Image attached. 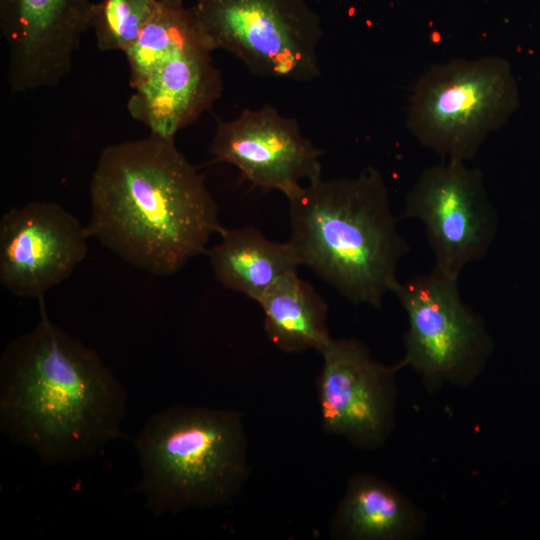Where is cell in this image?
<instances>
[{
    "label": "cell",
    "instance_id": "cell-16",
    "mask_svg": "<svg viewBox=\"0 0 540 540\" xmlns=\"http://www.w3.org/2000/svg\"><path fill=\"white\" fill-rule=\"evenodd\" d=\"M257 303L268 338L284 352L313 349L320 353L332 339L325 300L298 272L280 280Z\"/></svg>",
    "mask_w": 540,
    "mask_h": 540
},
{
    "label": "cell",
    "instance_id": "cell-10",
    "mask_svg": "<svg viewBox=\"0 0 540 540\" xmlns=\"http://www.w3.org/2000/svg\"><path fill=\"white\" fill-rule=\"evenodd\" d=\"M320 354L316 386L324 433L359 448H378L394 426L395 375L403 362L384 365L365 345L345 338H332Z\"/></svg>",
    "mask_w": 540,
    "mask_h": 540
},
{
    "label": "cell",
    "instance_id": "cell-6",
    "mask_svg": "<svg viewBox=\"0 0 540 540\" xmlns=\"http://www.w3.org/2000/svg\"><path fill=\"white\" fill-rule=\"evenodd\" d=\"M519 104L508 61L497 56L457 58L428 69L408 101L406 124L445 160L467 162Z\"/></svg>",
    "mask_w": 540,
    "mask_h": 540
},
{
    "label": "cell",
    "instance_id": "cell-3",
    "mask_svg": "<svg viewBox=\"0 0 540 540\" xmlns=\"http://www.w3.org/2000/svg\"><path fill=\"white\" fill-rule=\"evenodd\" d=\"M288 201V241L301 265L349 301L379 308L410 252L382 174L369 167L354 177L320 176Z\"/></svg>",
    "mask_w": 540,
    "mask_h": 540
},
{
    "label": "cell",
    "instance_id": "cell-7",
    "mask_svg": "<svg viewBox=\"0 0 540 540\" xmlns=\"http://www.w3.org/2000/svg\"><path fill=\"white\" fill-rule=\"evenodd\" d=\"M190 7L214 50L254 75L294 82L320 76L323 28L306 0H192Z\"/></svg>",
    "mask_w": 540,
    "mask_h": 540
},
{
    "label": "cell",
    "instance_id": "cell-4",
    "mask_svg": "<svg viewBox=\"0 0 540 540\" xmlns=\"http://www.w3.org/2000/svg\"><path fill=\"white\" fill-rule=\"evenodd\" d=\"M139 490L155 515L228 504L248 479L241 416L173 406L151 416L135 440Z\"/></svg>",
    "mask_w": 540,
    "mask_h": 540
},
{
    "label": "cell",
    "instance_id": "cell-11",
    "mask_svg": "<svg viewBox=\"0 0 540 540\" xmlns=\"http://www.w3.org/2000/svg\"><path fill=\"white\" fill-rule=\"evenodd\" d=\"M87 225L61 205L32 201L0 219V281L13 295L42 299L84 260Z\"/></svg>",
    "mask_w": 540,
    "mask_h": 540
},
{
    "label": "cell",
    "instance_id": "cell-12",
    "mask_svg": "<svg viewBox=\"0 0 540 540\" xmlns=\"http://www.w3.org/2000/svg\"><path fill=\"white\" fill-rule=\"evenodd\" d=\"M210 152L216 161L236 167L254 187L281 192L287 199L304 182L322 176V152L295 119L270 105L219 121Z\"/></svg>",
    "mask_w": 540,
    "mask_h": 540
},
{
    "label": "cell",
    "instance_id": "cell-15",
    "mask_svg": "<svg viewBox=\"0 0 540 540\" xmlns=\"http://www.w3.org/2000/svg\"><path fill=\"white\" fill-rule=\"evenodd\" d=\"M423 517L385 481L356 474L347 485L330 523L331 536L349 540H403L417 536Z\"/></svg>",
    "mask_w": 540,
    "mask_h": 540
},
{
    "label": "cell",
    "instance_id": "cell-14",
    "mask_svg": "<svg viewBox=\"0 0 540 540\" xmlns=\"http://www.w3.org/2000/svg\"><path fill=\"white\" fill-rule=\"evenodd\" d=\"M219 235L206 252L216 279L256 302L301 266L289 241H272L253 226L223 228Z\"/></svg>",
    "mask_w": 540,
    "mask_h": 540
},
{
    "label": "cell",
    "instance_id": "cell-2",
    "mask_svg": "<svg viewBox=\"0 0 540 540\" xmlns=\"http://www.w3.org/2000/svg\"><path fill=\"white\" fill-rule=\"evenodd\" d=\"M6 347L0 361V426L46 464L99 453L120 434L126 394L100 356L49 319Z\"/></svg>",
    "mask_w": 540,
    "mask_h": 540
},
{
    "label": "cell",
    "instance_id": "cell-17",
    "mask_svg": "<svg viewBox=\"0 0 540 540\" xmlns=\"http://www.w3.org/2000/svg\"><path fill=\"white\" fill-rule=\"evenodd\" d=\"M158 0H100L93 4L90 28L101 51L125 52L157 12Z\"/></svg>",
    "mask_w": 540,
    "mask_h": 540
},
{
    "label": "cell",
    "instance_id": "cell-8",
    "mask_svg": "<svg viewBox=\"0 0 540 540\" xmlns=\"http://www.w3.org/2000/svg\"><path fill=\"white\" fill-rule=\"evenodd\" d=\"M393 293L404 309V366L411 367L429 390L443 384L467 386L483 372L494 341L483 318L461 297L458 279L433 268Z\"/></svg>",
    "mask_w": 540,
    "mask_h": 540
},
{
    "label": "cell",
    "instance_id": "cell-18",
    "mask_svg": "<svg viewBox=\"0 0 540 540\" xmlns=\"http://www.w3.org/2000/svg\"><path fill=\"white\" fill-rule=\"evenodd\" d=\"M162 4L172 5V6H182L185 5L187 0H158Z\"/></svg>",
    "mask_w": 540,
    "mask_h": 540
},
{
    "label": "cell",
    "instance_id": "cell-1",
    "mask_svg": "<svg viewBox=\"0 0 540 540\" xmlns=\"http://www.w3.org/2000/svg\"><path fill=\"white\" fill-rule=\"evenodd\" d=\"M89 196L90 236L157 276L206 253L211 236L224 228L203 175L175 140L152 134L104 148Z\"/></svg>",
    "mask_w": 540,
    "mask_h": 540
},
{
    "label": "cell",
    "instance_id": "cell-13",
    "mask_svg": "<svg viewBox=\"0 0 540 540\" xmlns=\"http://www.w3.org/2000/svg\"><path fill=\"white\" fill-rule=\"evenodd\" d=\"M90 0H0V30L13 92L58 85L90 28Z\"/></svg>",
    "mask_w": 540,
    "mask_h": 540
},
{
    "label": "cell",
    "instance_id": "cell-9",
    "mask_svg": "<svg viewBox=\"0 0 540 540\" xmlns=\"http://www.w3.org/2000/svg\"><path fill=\"white\" fill-rule=\"evenodd\" d=\"M466 163L445 160L424 169L407 193L400 217L422 223L433 268L455 279L486 256L498 229L483 174Z\"/></svg>",
    "mask_w": 540,
    "mask_h": 540
},
{
    "label": "cell",
    "instance_id": "cell-5",
    "mask_svg": "<svg viewBox=\"0 0 540 540\" xmlns=\"http://www.w3.org/2000/svg\"><path fill=\"white\" fill-rule=\"evenodd\" d=\"M214 51L190 7L161 3L124 52L132 90L130 116L150 134L175 140L222 95Z\"/></svg>",
    "mask_w": 540,
    "mask_h": 540
}]
</instances>
